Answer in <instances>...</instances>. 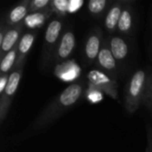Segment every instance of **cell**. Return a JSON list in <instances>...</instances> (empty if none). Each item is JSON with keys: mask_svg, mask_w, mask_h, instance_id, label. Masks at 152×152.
Listing matches in <instances>:
<instances>
[{"mask_svg": "<svg viewBox=\"0 0 152 152\" xmlns=\"http://www.w3.org/2000/svg\"><path fill=\"white\" fill-rule=\"evenodd\" d=\"M82 94V83H73L66 87L56 96V98L50 103V105L35 120L34 125L31 126V131L37 132L50 125L59 116H61L67 110L74 106L80 99Z\"/></svg>", "mask_w": 152, "mask_h": 152, "instance_id": "cell-1", "label": "cell"}, {"mask_svg": "<svg viewBox=\"0 0 152 152\" xmlns=\"http://www.w3.org/2000/svg\"><path fill=\"white\" fill-rule=\"evenodd\" d=\"M146 79V73L142 69L137 70L132 76L126 93V107L129 113L134 112L139 108L145 92Z\"/></svg>", "mask_w": 152, "mask_h": 152, "instance_id": "cell-2", "label": "cell"}, {"mask_svg": "<svg viewBox=\"0 0 152 152\" xmlns=\"http://www.w3.org/2000/svg\"><path fill=\"white\" fill-rule=\"evenodd\" d=\"M21 75H22V68L21 66H20L18 69H16L15 70H13L10 76L8 77V81L5 86V89L3 93V94L1 95V121H4V118L6 115V112L8 111V109L10 107V104L12 101L13 96L16 94V91L18 89L20 78H21Z\"/></svg>", "mask_w": 152, "mask_h": 152, "instance_id": "cell-3", "label": "cell"}, {"mask_svg": "<svg viewBox=\"0 0 152 152\" xmlns=\"http://www.w3.org/2000/svg\"><path fill=\"white\" fill-rule=\"evenodd\" d=\"M62 29V23L59 20H52L48 24L45 33V45H44V61L51 57L53 47L59 40Z\"/></svg>", "mask_w": 152, "mask_h": 152, "instance_id": "cell-4", "label": "cell"}, {"mask_svg": "<svg viewBox=\"0 0 152 152\" xmlns=\"http://www.w3.org/2000/svg\"><path fill=\"white\" fill-rule=\"evenodd\" d=\"M87 79L92 86L101 90H104L114 97L116 93V86H114L115 84L104 72L97 69H93L87 74Z\"/></svg>", "mask_w": 152, "mask_h": 152, "instance_id": "cell-5", "label": "cell"}, {"mask_svg": "<svg viewBox=\"0 0 152 152\" xmlns=\"http://www.w3.org/2000/svg\"><path fill=\"white\" fill-rule=\"evenodd\" d=\"M76 45L75 35L71 30H67L61 37L57 47L56 61H62L67 60L73 53Z\"/></svg>", "mask_w": 152, "mask_h": 152, "instance_id": "cell-6", "label": "cell"}, {"mask_svg": "<svg viewBox=\"0 0 152 152\" xmlns=\"http://www.w3.org/2000/svg\"><path fill=\"white\" fill-rule=\"evenodd\" d=\"M101 36L99 32L94 31L88 37L86 46H85V53L86 59L89 61H94L95 59L98 58V55L101 51Z\"/></svg>", "mask_w": 152, "mask_h": 152, "instance_id": "cell-7", "label": "cell"}, {"mask_svg": "<svg viewBox=\"0 0 152 152\" xmlns=\"http://www.w3.org/2000/svg\"><path fill=\"white\" fill-rule=\"evenodd\" d=\"M98 62L99 65L108 72H113L117 69V60L114 58L110 48L104 43L101 48L100 53L98 55Z\"/></svg>", "mask_w": 152, "mask_h": 152, "instance_id": "cell-8", "label": "cell"}, {"mask_svg": "<svg viewBox=\"0 0 152 152\" xmlns=\"http://www.w3.org/2000/svg\"><path fill=\"white\" fill-rule=\"evenodd\" d=\"M20 26H17L14 28H12L8 30L4 35V38L2 40L1 44V56L2 58L12 49H13V46L16 45L17 40L20 37Z\"/></svg>", "mask_w": 152, "mask_h": 152, "instance_id": "cell-9", "label": "cell"}, {"mask_svg": "<svg viewBox=\"0 0 152 152\" xmlns=\"http://www.w3.org/2000/svg\"><path fill=\"white\" fill-rule=\"evenodd\" d=\"M110 48L117 61H122L126 58L129 48L126 42L120 37H112L110 41Z\"/></svg>", "mask_w": 152, "mask_h": 152, "instance_id": "cell-10", "label": "cell"}, {"mask_svg": "<svg viewBox=\"0 0 152 152\" xmlns=\"http://www.w3.org/2000/svg\"><path fill=\"white\" fill-rule=\"evenodd\" d=\"M122 11L121 3H117L108 12V14L105 18V27L109 31H114L118 28Z\"/></svg>", "mask_w": 152, "mask_h": 152, "instance_id": "cell-11", "label": "cell"}, {"mask_svg": "<svg viewBox=\"0 0 152 152\" xmlns=\"http://www.w3.org/2000/svg\"><path fill=\"white\" fill-rule=\"evenodd\" d=\"M35 37H36V34L35 32H28L26 34H24L22 36V37L20 38L19 44H18V64H20V61L22 59H24V57L26 56V54L29 52L34 41H35Z\"/></svg>", "mask_w": 152, "mask_h": 152, "instance_id": "cell-12", "label": "cell"}, {"mask_svg": "<svg viewBox=\"0 0 152 152\" xmlns=\"http://www.w3.org/2000/svg\"><path fill=\"white\" fill-rule=\"evenodd\" d=\"M28 2H24L13 7L8 15V23L9 24H16L19 23L23 18L26 17L28 13Z\"/></svg>", "mask_w": 152, "mask_h": 152, "instance_id": "cell-13", "label": "cell"}, {"mask_svg": "<svg viewBox=\"0 0 152 152\" xmlns=\"http://www.w3.org/2000/svg\"><path fill=\"white\" fill-rule=\"evenodd\" d=\"M17 53H18V46L16 48L12 49L2 58L1 64H0V70H1L2 75H7V73L10 71V69L12 68V66L15 63V61L18 57Z\"/></svg>", "mask_w": 152, "mask_h": 152, "instance_id": "cell-14", "label": "cell"}, {"mask_svg": "<svg viewBox=\"0 0 152 152\" xmlns=\"http://www.w3.org/2000/svg\"><path fill=\"white\" fill-rule=\"evenodd\" d=\"M133 25V16H132V12L130 10V8L126 7L125 9H123L122 13H121V17L120 20L118 21V28L120 32L123 33H126L128 32Z\"/></svg>", "mask_w": 152, "mask_h": 152, "instance_id": "cell-15", "label": "cell"}, {"mask_svg": "<svg viewBox=\"0 0 152 152\" xmlns=\"http://www.w3.org/2000/svg\"><path fill=\"white\" fill-rule=\"evenodd\" d=\"M45 19H46L45 13H44V12H34V13H31L30 15H28L26 17L25 21H26V24L29 28H35V27L40 26L42 23H44Z\"/></svg>", "mask_w": 152, "mask_h": 152, "instance_id": "cell-16", "label": "cell"}, {"mask_svg": "<svg viewBox=\"0 0 152 152\" xmlns=\"http://www.w3.org/2000/svg\"><path fill=\"white\" fill-rule=\"evenodd\" d=\"M106 0H91L88 2V10L92 14H100L107 5Z\"/></svg>", "mask_w": 152, "mask_h": 152, "instance_id": "cell-17", "label": "cell"}, {"mask_svg": "<svg viewBox=\"0 0 152 152\" xmlns=\"http://www.w3.org/2000/svg\"><path fill=\"white\" fill-rule=\"evenodd\" d=\"M53 8L61 14H66L69 12V0H54L53 2Z\"/></svg>", "mask_w": 152, "mask_h": 152, "instance_id": "cell-18", "label": "cell"}, {"mask_svg": "<svg viewBox=\"0 0 152 152\" xmlns=\"http://www.w3.org/2000/svg\"><path fill=\"white\" fill-rule=\"evenodd\" d=\"M49 4H50L49 0H33L32 2L29 3V7H30L29 10L31 12L37 11V10L45 8Z\"/></svg>", "mask_w": 152, "mask_h": 152, "instance_id": "cell-19", "label": "cell"}, {"mask_svg": "<svg viewBox=\"0 0 152 152\" xmlns=\"http://www.w3.org/2000/svg\"><path fill=\"white\" fill-rule=\"evenodd\" d=\"M84 4V1L82 0H76V1H69V12H74L81 8Z\"/></svg>", "mask_w": 152, "mask_h": 152, "instance_id": "cell-20", "label": "cell"}, {"mask_svg": "<svg viewBox=\"0 0 152 152\" xmlns=\"http://www.w3.org/2000/svg\"><path fill=\"white\" fill-rule=\"evenodd\" d=\"M88 99L93 102H97L101 101L102 94L97 91H94V92H92V93H90L88 94Z\"/></svg>", "mask_w": 152, "mask_h": 152, "instance_id": "cell-21", "label": "cell"}, {"mask_svg": "<svg viewBox=\"0 0 152 152\" xmlns=\"http://www.w3.org/2000/svg\"><path fill=\"white\" fill-rule=\"evenodd\" d=\"M7 81H8L7 75H2L1 76V78H0V94L1 95L3 94V93H4V89H5Z\"/></svg>", "mask_w": 152, "mask_h": 152, "instance_id": "cell-22", "label": "cell"}]
</instances>
